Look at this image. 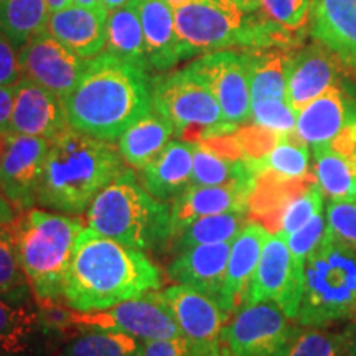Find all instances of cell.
I'll return each mask as SVG.
<instances>
[{"mask_svg": "<svg viewBox=\"0 0 356 356\" xmlns=\"http://www.w3.org/2000/svg\"><path fill=\"white\" fill-rule=\"evenodd\" d=\"M160 287L162 273L144 251L84 228L66 273L63 300L78 314H95Z\"/></svg>", "mask_w": 356, "mask_h": 356, "instance_id": "obj_1", "label": "cell"}, {"mask_svg": "<svg viewBox=\"0 0 356 356\" xmlns=\"http://www.w3.org/2000/svg\"><path fill=\"white\" fill-rule=\"evenodd\" d=\"M65 106L71 127L113 144L152 109V76L104 50L88 60Z\"/></svg>", "mask_w": 356, "mask_h": 356, "instance_id": "obj_2", "label": "cell"}, {"mask_svg": "<svg viewBox=\"0 0 356 356\" xmlns=\"http://www.w3.org/2000/svg\"><path fill=\"white\" fill-rule=\"evenodd\" d=\"M173 8L181 61L222 50H286L297 42L256 0H188Z\"/></svg>", "mask_w": 356, "mask_h": 356, "instance_id": "obj_3", "label": "cell"}, {"mask_svg": "<svg viewBox=\"0 0 356 356\" xmlns=\"http://www.w3.org/2000/svg\"><path fill=\"white\" fill-rule=\"evenodd\" d=\"M126 168L111 142L70 127L50 140L37 204L63 215H81Z\"/></svg>", "mask_w": 356, "mask_h": 356, "instance_id": "obj_4", "label": "cell"}, {"mask_svg": "<svg viewBox=\"0 0 356 356\" xmlns=\"http://www.w3.org/2000/svg\"><path fill=\"white\" fill-rule=\"evenodd\" d=\"M88 228L140 251H157L172 239L170 204L144 188L126 167L84 211Z\"/></svg>", "mask_w": 356, "mask_h": 356, "instance_id": "obj_5", "label": "cell"}, {"mask_svg": "<svg viewBox=\"0 0 356 356\" xmlns=\"http://www.w3.org/2000/svg\"><path fill=\"white\" fill-rule=\"evenodd\" d=\"M83 229L81 218L35 207L20 213L13 222L17 254L40 305L63 299L66 273Z\"/></svg>", "mask_w": 356, "mask_h": 356, "instance_id": "obj_6", "label": "cell"}, {"mask_svg": "<svg viewBox=\"0 0 356 356\" xmlns=\"http://www.w3.org/2000/svg\"><path fill=\"white\" fill-rule=\"evenodd\" d=\"M356 317V249L328 228L305 262L296 322L327 328Z\"/></svg>", "mask_w": 356, "mask_h": 356, "instance_id": "obj_7", "label": "cell"}, {"mask_svg": "<svg viewBox=\"0 0 356 356\" xmlns=\"http://www.w3.org/2000/svg\"><path fill=\"white\" fill-rule=\"evenodd\" d=\"M152 106L186 142H204L238 131L226 122L208 84L188 66L152 76Z\"/></svg>", "mask_w": 356, "mask_h": 356, "instance_id": "obj_8", "label": "cell"}, {"mask_svg": "<svg viewBox=\"0 0 356 356\" xmlns=\"http://www.w3.org/2000/svg\"><path fill=\"white\" fill-rule=\"evenodd\" d=\"M300 325L275 302L246 304L221 333V356H287Z\"/></svg>", "mask_w": 356, "mask_h": 356, "instance_id": "obj_9", "label": "cell"}, {"mask_svg": "<svg viewBox=\"0 0 356 356\" xmlns=\"http://www.w3.org/2000/svg\"><path fill=\"white\" fill-rule=\"evenodd\" d=\"M70 323L84 328H109L136 337L137 340H168L181 337L178 325L168 309L162 291H150L144 296L121 302L113 309L95 314L70 315Z\"/></svg>", "mask_w": 356, "mask_h": 356, "instance_id": "obj_10", "label": "cell"}, {"mask_svg": "<svg viewBox=\"0 0 356 356\" xmlns=\"http://www.w3.org/2000/svg\"><path fill=\"white\" fill-rule=\"evenodd\" d=\"M215 95L226 122L241 126L251 121L248 50H222L198 56L188 65Z\"/></svg>", "mask_w": 356, "mask_h": 356, "instance_id": "obj_11", "label": "cell"}, {"mask_svg": "<svg viewBox=\"0 0 356 356\" xmlns=\"http://www.w3.org/2000/svg\"><path fill=\"white\" fill-rule=\"evenodd\" d=\"M50 140L7 132L0 157V191L24 213L37 204Z\"/></svg>", "mask_w": 356, "mask_h": 356, "instance_id": "obj_12", "label": "cell"}, {"mask_svg": "<svg viewBox=\"0 0 356 356\" xmlns=\"http://www.w3.org/2000/svg\"><path fill=\"white\" fill-rule=\"evenodd\" d=\"M162 293L181 337L204 356H221V333L231 315L218 300L181 284Z\"/></svg>", "mask_w": 356, "mask_h": 356, "instance_id": "obj_13", "label": "cell"}, {"mask_svg": "<svg viewBox=\"0 0 356 356\" xmlns=\"http://www.w3.org/2000/svg\"><path fill=\"white\" fill-rule=\"evenodd\" d=\"M302 299V280L292 267L287 236L282 231L270 233L262 249L259 264L252 275L246 304L275 302L289 318L296 320Z\"/></svg>", "mask_w": 356, "mask_h": 356, "instance_id": "obj_14", "label": "cell"}, {"mask_svg": "<svg viewBox=\"0 0 356 356\" xmlns=\"http://www.w3.org/2000/svg\"><path fill=\"white\" fill-rule=\"evenodd\" d=\"M22 74L48 91L66 99L79 78L88 60L60 43L48 30L35 35L19 50Z\"/></svg>", "mask_w": 356, "mask_h": 356, "instance_id": "obj_15", "label": "cell"}, {"mask_svg": "<svg viewBox=\"0 0 356 356\" xmlns=\"http://www.w3.org/2000/svg\"><path fill=\"white\" fill-rule=\"evenodd\" d=\"M356 129V88L348 79L337 84L297 113L296 136L312 149L332 144Z\"/></svg>", "mask_w": 356, "mask_h": 356, "instance_id": "obj_16", "label": "cell"}, {"mask_svg": "<svg viewBox=\"0 0 356 356\" xmlns=\"http://www.w3.org/2000/svg\"><path fill=\"white\" fill-rule=\"evenodd\" d=\"M343 70L335 55L318 42L289 53L287 99L292 108L299 113L330 88L346 81Z\"/></svg>", "mask_w": 356, "mask_h": 356, "instance_id": "obj_17", "label": "cell"}, {"mask_svg": "<svg viewBox=\"0 0 356 356\" xmlns=\"http://www.w3.org/2000/svg\"><path fill=\"white\" fill-rule=\"evenodd\" d=\"M70 127L65 99L26 78L13 86L10 132L51 140Z\"/></svg>", "mask_w": 356, "mask_h": 356, "instance_id": "obj_18", "label": "cell"}, {"mask_svg": "<svg viewBox=\"0 0 356 356\" xmlns=\"http://www.w3.org/2000/svg\"><path fill=\"white\" fill-rule=\"evenodd\" d=\"M310 35L356 78V0H312Z\"/></svg>", "mask_w": 356, "mask_h": 356, "instance_id": "obj_19", "label": "cell"}, {"mask_svg": "<svg viewBox=\"0 0 356 356\" xmlns=\"http://www.w3.org/2000/svg\"><path fill=\"white\" fill-rule=\"evenodd\" d=\"M256 185L233 184L216 186L191 185L170 203L172 239L198 218L220 213H249V203ZM170 239V241H172Z\"/></svg>", "mask_w": 356, "mask_h": 356, "instance_id": "obj_20", "label": "cell"}, {"mask_svg": "<svg viewBox=\"0 0 356 356\" xmlns=\"http://www.w3.org/2000/svg\"><path fill=\"white\" fill-rule=\"evenodd\" d=\"M231 244L233 241L198 244L184 249L168 266V277L175 284L193 287L207 293L220 304Z\"/></svg>", "mask_w": 356, "mask_h": 356, "instance_id": "obj_21", "label": "cell"}, {"mask_svg": "<svg viewBox=\"0 0 356 356\" xmlns=\"http://www.w3.org/2000/svg\"><path fill=\"white\" fill-rule=\"evenodd\" d=\"M269 236L270 231L264 225L249 221L241 233L233 239L220 302V305L229 315L246 305L249 284L256 273L262 249H264Z\"/></svg>", "mask_w": 356, "mask_h": 356, "instance_id": "obj_22", "label": "cell"}, {"mask_svg": "<svg viewBox=\"0 0 356 356\" xmlns=\"http://www.w3.org/2000/svg\"><path fill=\"white\" fill-rule=\"evenodd\" d=\"M108 13L73 3L63 10L51 12L47 30L71 51L91 60L106 50Z\"/></svg>", "mask_w": 356, "mask_h": 356, "instance_id": "obj_23", "label": "cell"}, {"mask_svg": "<svg viewBox=\"0 0 356 356\" xmlns=\"http://www.w3.org/2000/svg\"><path fill=\"white\" fill-rule=\"evenodd\" d=\"M139 172L140 184L152 197L173 202L193 185V142L170 140Z\"/></svg>", "mask_w": 356, "mask_h": 356, "instance_id": "obj_24", "label": "cell"}, {"mask_svg": "<svg viewBox=\"0 0 356 356\" xmlns=\"http://www.w3.org/2000/svg\"><path fill=\"white\" fill-rule=\"evenodd\" d=\"M139 10L149 71L167 73L180 63L175 8L167 0H134Z\"/></svg>", "mask_w": 356, "mask_h": 356, "instance_id": "obj_25", "label": "cell"}, {"mask_svg": "<svg viewBox=\"0 0 356 356\" xmlns=\"http://www.w3.org/2000/svg\"><path fill=\"white\" fill-rule=\"evenodd\" d=\"M173 126L159 111L145 113L131 124L118 140V150L129 167L140 170L170 142Z\"/></svg>", "mask_w": 356, "mask_h": 356, "instance_id": "obj_26", "label": "cell"}, {"mask_svg": "<svg viewBox=\"0 0 356 356\" xmlns=\"http://www.w3.org/2000/svg\"><path fill=\"white\" fill-rule=\"evenodd\" d=\"M256 181L257 167L252 160L222 154L204 142H193V185H256Z\"/></svg>", "mask_w": 356, "mask_h": 356, "instance_id": "obj_27", "label": "cell"}, {"mask_svg": "<svg viewBox=\"0 0 356 356\" xmlns=\"http://www.w3.org/2000/svg\"><path fill=\"white\" fill-rule=\"evenodd\" d=\"M106 51L137 68L149 71L145 40L139 10L134 0L108 13V43Z\"/></svg>", "mask_w": 356, "mask_h": 356, "instance_id": "obj_28", "label": "cell"}, {"mask_svg": "<svg viewBox=\"0 0 356 356\" xmlns=\"http://www.w3.org/2000/svg\"><path fill=\"white\" fill-rule=\"evenodd\" d=\"M287 58L289 53L282 48L248 50L251 104L262 99H287Z\"/></svg>", "mask_w": 356, "mask_h": 356, "instance_id": "obj_29", "label": "cell"}, {"mask_svg": "<svg viewBox=\"0 0 356 356\" xmlns=\"http://www.w3.org/2000/svg\"><path fill=\"white\" fill-rule=\"evenodd\" d=\"M317 184L328 200H356V157L332 145L312 149Z\"/></svg>", "mask_w": 356, "mask_h": 356, "instance_id": "obj_30", "label": "cell"}, {"mask_svg": "<svg viewBox=\"0 0 356 356\" xmlns=\"http://www.w3.org/2000/svg\"><path fill=\"white\" fill-rule=\"evenodd\" d=\"M48 15L47 0H0V33L19 51L47 30Z\"/></svg>", "mask_w": 356, "mask_h": 356, "instance_id": "obj_31", "label": "cell"}, {"mask_svg": "<svg viewBox=\"0 0 356 356\" xmlns=\"http://www.w3.org/2000/svg\"><path fill=\"white\" fill-rule=\"evenodd\" d=\"M40 325V312L30 302L19 304L0 297V351L10 356L24 355Z\"/></svg>", "mask_w": 356, "mask_h": 356, "instance_id": "obj_32", "label": "cell"}, {"mask_svg": "<svg viewBox=\"0 0 356 356\" xmlns=\"http://www.w3.org/2000/svg\"><path fill=\"white\" fill-rule=\"evenodd\" d=\"M249 222L248 213L229 211L210 215L191 221L172 239L178 252L198 244H213L233 241Z\"/></svg>", "mask_w": 356, "mask_h": 356, "instance_id": "obj_33", "label": "cell"}, {"mask_svg": "<svg viewBox=\"0 0 356 356\" xmlns=\"http://www.w3.org/2000/svg\"><path fill=\"white\" fill-rule=\"evenodd\" d=\"M257 175L267 173L279 180L292 181L307 177L310 168V147L296 136H279L273 149L256 162Z\"/></svg>", "mask_w": 356, "mask_h": 356, "instance_id": "obj_34", "label": "cell"}, {"mask_svg": "<svg viewBox=\"0 0 356 356\" xmlns=\"http://www.w3.org/2000/svg\"><path fill=\"white\" fill-rule=\"evenodd\" d=\"M142 341L109 328H84L68 341L61 356H140Z\"/></svg>", "mask_w": 356, "mask_h": 356, "instance_id": "obj_35", "label": "cell"}, {"mask_svg": "<svg viewBox=\"0 0 356 356\" xmlns=\"http://www.w3.org/2000/svg\"><path fill=\"white\" fill-rule=\"evenodd\" d=\"M32 286L22 269L12 228L0 229V297L12 302H30Z\"/></svg>", "mask_w": 356, "mask_h": 356, "instance_id": "obj_36", "label": "cell"}, {"mask_svg": "<svg viewBox=\"0 0 356 356\" xmlns=\"http://www.w3.org/2000/svg\"><path fill=\"white\" fill-rule=\"evenodd\" d=\"M323 202L325 195L318 184H310L305 191L289 200L284 207L279 221V231L289 236L304 228L307 222L323 213Z\"/></svg>", "mask_w": 356, "mask_h": 356, "instance_id": "obj_37", "label": "cell"}, {"mask_svg": "<svg viewBox=\"0 0 356 356\" xmlns=\"http://www.w3.org/2000/svg\"><path fill=\"white\" fill-rule=\"evenodd\" d=\"M346 351L343 332L327 328L302 327L292 341L287 356H341Z\"/></svg>", "mask_w": 356, "mask_h": 356, "instance_id": "obj_38", "label": "cell"}, {"mask_svg": "<svg viewBox=\"0 0 356 356\" xmlns=\"http://www.w3.org/2000/svg\"><path fill=\"white\" fill-rule=\"evenodd\" d=\"M251 121L277 136H291L296 132L297 111L287 99L256 101L251 104Z\"/></svg>", "mask_w": 356, "mask_h": 356, "instance_id": "obj_39", "label": "cell"}, {"mask_svg": "<svg viewBox=\"0 0 356 356\" xmlns=\"http://www.w3.org/2000/svg\"><path fill=\"white\" fill-rule=\"evenodd\" d=\"M327 231V218L323 213H320L314 220L307 222L304 228H300L296 233L287 236V244L291 249L292 267L297 279L304 282V269L305 262L309 259L312 252L317 249Z\"/></svg>", "mask_w": 356, "mask_h": 356, "instance_id": "obj_40", "label": "cell"}, {"mask_svg": "<svg viewBox=\"0 0 356 356\" xmlns=\"http://www.w3.org/2000/svg\"><path fill=\"white\" fill-rule=\"evenodd\" d=\"M269 19L291 32H299L310 19L312 0H256Z\"/></svg>", "mask_w": 356, "mask_h": 356, "instance_id": "obj_41", "label": "cell"}, {"mask_svg": "<svg viewBox=\"0 0 356 356\" xmlns=\"http://www.w3.org/2000/svg\"><path fill=\"white\" fill-rule=\"evenodd\" d=\"M325 218L328 228L356 249V200H328Z\"/></svg>", "mask_w": 356, "mask_h": 356, "instance_id": "obj_42", "label": "cell"}, {"mask_svg": "<svg viewBox=\"0 0 356 356\" xmlns=\"http://www.w3.org/2000/svg\"><path fill=\"white\" fill-rule=\"evenodd\" d=\"M140 356H204L188 343L184 337L168 338V340L142 341Z\"/></svg>", "mask_w": 356, "mask_h": 356, "instance_id": "obj_43", "label": "cell"}, {"mask_svg": "<svg viewBox=\"0 0 356 356\" xmlns=\"http://www.w3.org/2000/svg\"><path fill=\"white\" fill-rule=\"evenodd\" d=\"M22 78L24 74H22L19 51L6 38V35L0 33V84L15 86Z\"/></svg>", "mask_w": 356, "mask_h": 356, "instance_id": "obj_44", "label": "cell"}, {"mask_svg": "<svg viewBox=\"0 0 356 356\" xmlns=\"http://www.w3.org/2000/svg\"><path fill=\"white\" fill-rule=\"evenodd\" d=\"M13 111V86L0 84V134L10 132Z\"/></svg>", "mask_w": 356, "mask_h": 356, "instance_id": "obj_45", "label": "cell"}, {"mask_svg": "<svg viewBox=\"0 0 356 356\" xmlns=\"http://www.w3.org/2000/svg\"><path fill=\"white\" fill-rule=\"evenodd\" d=\"M19 216L20 211L8 202V198L0 191V229L12 228L13 222L19 220Z\"/></svg>", "mask_w": 356, "mask_h": 356, "instance_id": "obj_46", "label": "cell"}, {"mask_svg": "<svg viewBox=\"0 0 356 356\" xmlns=\"http://www.w3.org/2000/svg\"><path fill=\"white\" fill-rule=\"evenodd\" d=\"M343 337L346 341V350L351 356H356V317H353L346 325L343 330Z\"/></svg>", "mask_w": 356, "mask_h": 356, "instance_id": "obj_47", "label": "cell"}, {"mask_svg": "<svg viewBox=\"0 0 356 356\" xmlns=\"http://www.w3.org/2000/svg\"><path fill=\"white\" fill-rule=\"evenodd\" d=\"M74 0H47V6L48 10L51 12H58V10H63V8L73 6Z\"/></svg>", "mask_w": 356, "mask_h": 356, "instance_id": "obj_48", "label": "cell"}, {"mask_svg": "<svg viewBox=\"0 0 356 356\" xmlns=\"http://www.w3.org/2000/svg\"><path fill=\"white\" fill-rule=\"evenodd\" d=\"M129 2H131V0H102V3H104V7L108 8V12L115 10V8L126 6Z\"/></svg>", "mask_w": 356, "mask_h": 356, "instance_id": "obj_49", "label": "cell"}, {"mask_svg": "<svg viewBox=\"0 0 356 356\" xmlns=\"http://www.w3.org/2000/svg\"><path fill=\"white\" fill-rule=\"evenodd\" d=\"M3 142H6V134H0V157H2L3 152Z\"/></svg>", "mask_w": 356, "mask_h": 356, "instance_id": "obj_50", "label": "cell"}, {"mask_svg": "<svg viewBox=\"0 0 356 356\" xmlns=\"http://www.w3.org/2000/svg\"><path fill=\"white\" fill-rule=\"evenodd\" d=\"M168 3H172L173 7L175 6H181V3H185V2H188V0H167Z\"/></svg>", "mask_w": 356, "mask_h": 356, "instance_id": "obj_51", "label": "cell"}, {"mask_svg": "<svg viewBox=\"0 0 356 356\" xmlns=\"http://www.w3.org/2000/svg\"><path fill=\"white\" fill-rule=\"evenodd\" d=\"M341 356H351V355L348 353V350H346V351H345V353H343V355H341Z\"/></svg>", "mask_w": 356, "mask_h": 356, "instance_id": "obj_52", "label": "cell"}, {"mask_svg": "<svg viewBox=\"0 0 356 356\" xmlns=\"http://www.w3.org/2000/svg\"><path fill=\"white\" fill-rule=\"evenodd\" d=\"M0 356H10V355H7V353H3V351H0Z\"/></svg>", "mask_w": 356, "mask_h": 356, "instance_id": "obj_53", "label": "cell"}]
</instances>
